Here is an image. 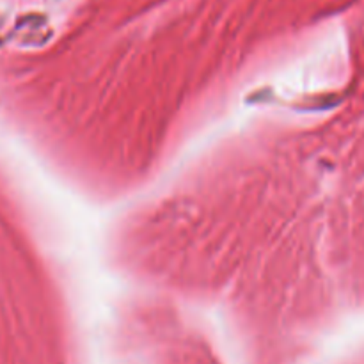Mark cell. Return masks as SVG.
<instances>
[{"instance_id": "6da1fadb", "label": "cell", "mask_w": 364, "mask_h": 364, "mask_svg": "<svg viewBox=\"0 0 364 364\" xmlns=\"http://www.w3.org/2000/svg\"><path fill=\"white\" fill-rule=\"evenodd\" d=\"M98 364H235L210 318L169 295L119 288L96 327Z\"/></svg>"}]
</instances>
